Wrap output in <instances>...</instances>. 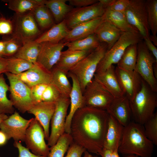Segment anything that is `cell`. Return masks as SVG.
<instances>
[{
  "label": "cell",
  "mask_w": 157,
  "mask_h": 157,
  "mask_svg": "<svg viewBox=\"0 0 157 157\" xmlns=\"http://www.w3.org/2000/svg\"><path fill=\"white\" fill-rule=\"evenodd\" d=\"M109 114L104 110L85 106L77 110L71 122L73 141L99 154L103 148Z\"/></svg>",
  "instance_id": "1"
},
{
  "label": "cell",
  "mask_w": 157,
  "mask_h": 157,
  "mask_svg": "<svg viewBox=\"0 0 157 157\" xmlns=\"http://www.w3.org/2000/svg\"><path fill=\"white\" fill-rule=\"evenodd\" d=\"M154 145L147 137L143 125L131 121L124 127L118 151L123 155L151 157Z\"/></svg>",
  "instance_id": "2"
},
{
  "label": "cell",
  "mask_w": 157,
  "mask_h": 157,
  "mask_svg": "<svg viewBox=\"0 0 157 157\" xmlns=\"http://www.w3.org/2000/svg\"><path fill=\"white\" fill-rule=\"evenodd\" d=\"M130 104L133 121L143 125L155 113L157 106V92L142 79L141 89L130 101Z\"/></svg>",
  "instance_id": "3"
},
{
  "label": "cell",
  "mask_w": 157,
  "mask_h": 157,
  "mask_svg": "<svg viewBox=\"0 0 157 157\" xmlns=\"http://www.w3.org/2000/svg\"><path fill=\"white\" fill-rule=\"evenodd\" d=\"M108 50L107 44L101 43L69 72L77 78L83 93L87 85L93 79L99 64Z\"/></svg>",
  "instance_id": "4"
},
{
  "label": "cell",
  "mask_w": 157,
  "mask_h": 157,
  "mask_svg": "<svg viewBox=\"0 0 157 157\" xmlns=\"http://www.w3.org/2000/svg\"><path fill=\"white\" fill-rule=\"evenodd\" d=\"M143 38L139 34L123 32L119 39L104 54L99 64L95 73L103 72L119 61L126 48L138 44Z\"/></svg>",
  "instance_id": "5"
},
{
  "label": "cell",
  "mask_w": 157,
  "mask_h": 157,
  "mask_svg": "<svg viewBox=\"0 0 157 157\" xmlns=\"http://www.w3.org/2000/svg\"><path fill=\"white\" fill-rule=\"evenodd\" d=\"M5 74L9 81L10 100L13 106L22 113L28 112L36 104L31 95V88L17 75L8 72Z\"/></svg>",
  "instance_id": "6"
},
{
  "label": "cell",
  "mask_w": 157,
  "mask_h": 157,
  "mask_svg": "<svg viewBox=\"0 0 157 157\" xmlns=\"http://www.w3.org/2000/svg\"><path fill=\"white\" fill-rule=\"evenodd\" d=\"M138 55L135 70L151 89L157 92V80L154 71V65L157 62L143 40L138 44Z\"/></svg>",
  "instance_id": "7"
},
{
  "label": "cell",
  "mask_w": 157,
  "mask_h": 157,
  "mask_svg": "<svg viewBox=\"0 0 157 157\" xmlns=\"http://www.w3.org/2000/svg\"><path fill=\"white\" fill-rule=\"evenodd\" d=\"M84 106L106 110L114 97L94 78L86 86L83 93Z\"/></svg>",
  "instance_id": "8"
},
{
  "label": "cell",
  "mask_w": 157,
  "mask_h": 157,
  "mask_svg": "<svg viewBox=\"0 0 157 157\" xmlns=\"http://www.w3.org/2000/svg\"><path fill=\"white\" fill-rule=\"evenodd\" d=\"M125 13L129 23L138 30L143 39L149 38L146 0H129Z\"/></svg>",
  "instance_id": "9"
},
{
  "label": "cell",
  "mask_w": 157,
  "mask_h": 157,
  "mask_svg": "<svg viewBox=\"0 0 157 157\" xmlns=\"http://www.w3.org/2000/svg\"><path fill=\"white\" fill-rule=\"evenodd\" d=\"M44 132L39 122L33 118L25 135L24 142L26 147L34 154L48 157L50 147L46 143Z\"/></svg>",
  "instance_id": "10"
},
{
  "label": "cell",
  "mask_w": 157,
  "mask_h": 157,
  "mask_svg": "<svg viewBox=\"0 0 157 157\" xmlns=\"http://www.w3.org/2000/svg\"><path fill=\"white\" fill-rule=\"evenodd\" d=\"M55 104V111L51 120V132L47 144L50 147L55 145L65 133V120L70 104V99L61 96Z\"/></svg>",
  "instance_id": "11"
},
{
  "label": "cell",
  "mask_w": 157,
  "mask_h": 157,
  "mask_svg": "<svg viewBox=\"0 0 157 157\" xmlns=\"http://www.w3.org/2000/svg\"><path fill=\"white\" fill-rule=\"evenodd\" d=\"M17 15L13 38L23 44L40 36L41 32L32 12Z\"/></svg>",
  "instance_id": "12"
},
{
  "label": "cell",
  "mask_w": 157,
  "mask_h": 157,
  "mask_svg": "<svg viewBox=\"0 0 157 157\" xmlns=\"http://www.w3.org/2000/svg\"><path fill=\"white\" fill-rule=\"evenodd\" d=\"M105 9L99 1L86 7L73 8L65 19L67 26L70 30L80 24L101 17Z\"/></svg>",
  "instance_id": "13"
},
{
  "label": "cell",
  "mask_w": 157,
  "mask_h": 157,
  "mask_svg": "<svg viewBox=\"0 0 157 157\" xmlns=\"http://www.w3.org/2000/svg\"><path fill=\"white\" fill-rule=\"evenodd\" d=\"M33 118L26 119L15 111L0 123V130L5 134L8 140L12 138L15 142H24L26 130Z\"/></svg>",
  "instance_id": "14"
},
{
  "label": "cell",
  "mask_w": 157,
  "mask_h": 157,
  "mask_svg": "<svg viewBox=\"0 0 157 157\" xmlns=\"http://www.w3.org/2000/svg\"><path fill=\"white\" fill-rule=\"evenodd\" d=\"M115 71L124 95L131 101L141 89L142 78L135 70L128 71L117 66Z\"/></svg>",
  "instance_id": "15"
},
{
  "label": "cell",
  "mask_w": 157,
  "mask_h": 157,
  "mask_svg": "<svg viewBox=\"0 0 157 157\" xmlns=\"http://www.w3.org/2000/svg\"><path fill=\"white\" fill-rule=\"evenodd\" d=\"M41 43L36 62L48 71L51 72L59 60L66 43L44 42Z\"/></svg>",
  "instance_id": "16"
},
{
  "label": "cell",
  "mask_w": 157,
  "mask_h": 157,
  "mask_svg": "<svg viewBox=\"0 0 157 157\" xmlns=\"http://www.w3.org/2000/svg\"><path fill=\"white\" fill-rule=\"evenodd\" d=\"M68 77L72 80V89L69 95L70 109L66 117L65 133L70 134L71 124L72 117L76 111L83 107L84 101L83 93L79 82L76 77L72 73L69 72Z\"/></svg>",
  "instance_id": "17"
},
{
  "label": "cell",
  "mask_w": 157,
  "mask_h": 157,
  "mask_svg": "<svg viewBox=\"0 0 157 157\" xmlns=\"http://www.w3.org/2000/svg\"><path fill=\"white\" fill-rule=\"evenodd\" d=\"M55 108V102L41 101L35 104L27 112L33 115L43 129L45 139L49 136L50 121Z\"/></svg>",
  "instance_id": "18"
},
{
  "label": "cell",
  "mask_w": 157,
  "mask_h": 157,
  "mask_svg": "<svg viewBox=\"0 0 157 157\" xmlns=\"http://www.w3.org/2000/svg\"><path fill=\"white\" fill-rule=\"evenodd\" d=\"M106 111L124 126L132 121L130 101L125 95L114 98Z\"/></svg>",
  "instance_id": "19"
},
{
  "label": "cell",
  "mask_w": 157,
  "mask_h": 157,
  "mask_svg": "<svg viewBox=\"0 0 157 157\" xmlns=\"http://www.w3.org/2000/svg\"><path fill=\"white\" fill-rule=\"evenodd\" d=\"M17 75L30 88L39 84L52 83L51 72L36 62L31 68Z\"/></svg>",
  "instance_id": "20"
},
{
  "label": "cell",
  "mask_w": 157,
  "mask_h": 157,
  "mask_svg": "<svg viewBox=\"0 0 157 157\" xmlns=\"http://www.w3.org/2000/svg\"><path fill=\"white\" fill-rule=\"evenodd\" d=\"M112 65L103 72L95 73L94 78L100 83L115 98L124 95Z\"/></svg>",
  "instance_id": "21"
},
{
  "label": "cell",
  "mask_w": 157,
  "mask_h": 157,
  "mask_svg": "<svg viewBox=\"0 0 157 157\" xmlns=\"http://www.w3.org/2000/svg\"><path fill=\"white\" fill-rule=\"evenodd\" d=\"M104 19L103 16L77 25L69 30L67 35L60 42H70L94 34L98 26Z\"/></svg>",
  "instance_id": "22"
},
{
  "label": "cell",
  "mask_w": 157,
  "mask_h": 157,
  "mask_svg": "<svg viewBox=\"0 0 157 157\" xmlns=\"http://www.w3.org/2000/svg\"><path fill=\"white\" fill-rule=\"evenodd\" d=\"M124 127L117 120L109 115L103 148L109 149L112 151L118 149L122 140Z\"/></svg>",
  "instance_id": "23"
},
{
  "label": "cell",
  "mask_w": 157,
  "mask_h": 157,
  "mask_svg": "<svg viewBox=\"0 0 157 157\" xmlns=\"http://www.w3.org/2000/svg\"><path fill=\"white\" fill-rule=\"evenodd\" d=\"M122 32L113 24L104 19L98 26L94 34L100 42L107 44L109 50L119 39Z\"/></svg>",
  "instance_id": "24"
},
{
  "label": "cell",
  "mask_w": 157,
  "mask_h": 157,
  "mask_svg": "<svg viewBox=\"0 0 157 157\" xmlns=\"http://www.w3.org/2000/svg\"><path fill=\"white\" fill-rule=\"evenodd\" d=\"M92 51L67 49L62 51L59 60L53 67L67 74L74 66Z\"/></svg>",
  "instance_id": "25"
},
{
  "label": "cell",
  "mask_w": 157,
  "mask_h": 157,
  "mask_svg": "<svg viewBox=\"0 0 157 157\" xmlns=\"http://www.w3.org/2000/svg\"><path fill=\"white\" fill-rule=\"evenodd\" d=\"M69 30L64 19L61 22L53 25L35 40L39 43L49 42L58 43L65 38Z\"/></svg>",
  "instance_id": "26"
},
{
  "label": "cell",
  "mask_w": 157,
  "mask_h": 157,
  "mask_svg": "<svg viewBox=\"0 0 157 157\" xmlns=\"http://www.w3.org/2000/svg\"><path fill=\"white\" fill-rule=\"evenodd\" d=\"M103 16L105 19L113 24L122 32L140 34L138 30L129 23L125 13L115 11L107 8Z\"/></svg>",
  "instance_id": "27"
},
{
  "label": "cell",
  "mask_w": 157,
  "mask_h": 157,
  "mask_svg": "<svg viewBox=\"0 0 157 157\" xmlns=\"http://www.w3.org/2000/svg\"><path fill=\"white\" fill-rule=\"evenodd\" d=\"M22 44V45L14 57L23 59L33 64L36 63L41 43L34 40L25 42Z\"/></svg>",
  "instance_id": "28"
},
{
  "label": "cell",
  "mask_w": 157,
  "mask_h": 157,
  "mask_svg": "<svg viewBox=\"0 0 157 157\" xmlns=\"http://www.w3.org/2000/svg\"><path fill=\"white\" fill-rule=\"evenodd\" d=\"M51 72L52 83L57 88L62 96L69 98L72 85L68 78L67 74L54 67Z\"/></svg>",
  "instance_id": "29"
},
{
  "label": "cell",
  "mask_w": 157,
  "mask_h": 157,
  "mask_svg": "<svg viewBox=\"0 0 157 157\" xmlns=\"http://www.w3.org/2000/svg\"><path fill=\"white\" fill-rule=\"evenodd\" d=\"M67 0H47L45 5L51 12L57 23L61 22L65 18L73 8L67 4Z\"/></svg>",
  "instance_id": "30"
},
{
  "label": "cell",
  "mask_w": 157,
  "mask_h": 157,
  "mask_svg": "<svg viewBox=\"0 0 157 157\" xmlns=\"http://www.w3.org/2000/svg\"><path fill=\"white\" fill-rule=\"evenodd\" d=\"M8 3V7L17 15L24 14L32 11L36 8L45 5L46 0H9L4 1Z\"/></svg>",
  "instance_id": "31"
},
{
  "label": "cell",
  "mask_w": 157,
  "mask_h": 157,
  "mask_svg": "<svg viewBox=\"0 0 157 157\" xmlns=\"http://www.w3.org/2000/svg\"><path fill=\"white\" fill-rule=\"evenodd\" d=\"M137 44H131L126 48L117 63V67L128 71L135 70L138 55Z\"/></svg>",
  "instance_id": "32"
},
{
  "label": "cell",
  "mask_w": 157,
  "mask_h": 157,
  "mask_svg": "<svg viewBox=\"0 0 157 157\" xmlns=\"http://www.w3.org/2000/svg\"><path fill=\"white\" fill-rule=\"evenodd\" d=\"M65 43L67 50L89 51H92L101 43L95 34L83 39Z\"/></svg>",
  "instance_id": "33"
},
{
  "label": "cell",
  "mask_w": 157,
  "mask_h": 157,
  "mask_svg": "<svg viewBox=\"0 0 157 157\" xmlns=\"http://www.w3.org/2000/svg\"><path fill=\"white\" fill-rule=\"evenodd\" d=\"M9 90L3 74H0V114H12L15 111L12 101L7 96Z\"/></svg>",
  "instance_id": "34"
},
{
  "label": "cell",
  "mask_w": 157,
  "mask_h": 157,
  "mask_svg": "<svg viewBox=\"0 0 157 157\" xmlns=\"http://www.w3.org/2000/svg\"><path fill=\"white\" fill-rule=\"evenodd\" d=\"M73 142L71 134L64 133L56 144L50 147V152L48 157H64Z\"/></svg>",
  "instance_id": "35"
},
{
  "label": "cell",
  "mask_w": 157,
  "mask_h": 157,
  "mask_svg": "<svg viewBox=\"0 0 157 157\" xmlns=\"http://www.w3.org/2000/svg\"><path fill=\"white\" fill-rule=\"evenodd\" d=\"M49 10L45 5H43L32 11L36 21L43 29L48 28L53 25V21Z\"/></svg>",
  "instance_id": "36"
},
{
  "label": "cell",
  "mask_w": 157,
  "mask_h": 157,
  "mask_svg": "<svg viewBox=\"0 0 157 157\" xmlns=\"http://www.w3.org/2000/svg\"><path fill=\"white\" fill-rule=\"evenodd\" d=\"M7 58L8 72L16 75L27 70L33 65L24 60L14 57Z\"/></svg>",
  "instance_id": "37"
},
{
  "label": "cell",
  "mask_w": 157,
  "mask_h": 157,
  "mask_svg": "<svg viewBox=\"0 0 157 157\" xmlns=\"http://www.w3.org/2000/svg\"><path fill=\"white\" fill-rule=\"evenodd\" d=\"M148 23L153 36L157 33V0H146Z\"/></svg>",
  "instance_id": "38"
},
{
  "label": "cell",
  "mask_w": 157,
  "mask_h": 157,
  "mask_svg": "<svg viewBox=\"0 0 157 157\" xmlns=\"http://www.w3.org/2000/svg\"><path fill=\"white\" fill-rule=\"evenodd\" d=\"M147 138L155 145L157 144V113L153 115L143 125Z\"/></svg>",
  "instance_id": "39"
},
{
  "label": "cell",
  "mask_w": 157,
  "mask_h": 157,
  "mask_svg": "<svg viewBox=\"0 0 157 157\" xmlns=\"http://www.w3.org/2000/svg\"><path fill=\"white\" fill-rule=\"evenodd\" d=\"M59 91L52 83L48 84L42 96V101L55 102L61 96Z\"/></svg>",
  "instance_id": "40"
},
{
  "label": "cell",
  "mask_w": 157,
  "mask_h": 157,
  "mask_svg": "<svg viewBox=\"0 0 157 157\" xmlns=\"http://www.w3.org/2000/svg\"><path fill=\"white\" fill-rule=\"evenodd\" d=\"M15 24L13 20L3 15L0 16V35H13Z\"/></svg>",
  "instance_id": "41"
},
{
  "label": "cell",
  "mask_w": 157,
  "mask_h": 157,
  "mask_svg": "<svg viewBox=\"0 0 157 157\" xmlns=\"http://www.w3.org/2000/svg\"><path fill=\"white\" fill-rule=\"evenodd\" d=\"M6 40L4 57H13L17 52L21 46L19 43L20 42L13 38Z\"/></svg>",
  "instance_id": "42"
},
{
  "label": "cell",
  "mask_w": 157,
  "mask_h": 157,
  "mask_svg": "<svg viewBox=\"0 0 157 157\" xmlns=\"http://www.w3.org/2000/svg\"><path fill=\"white\" fill-rule=\"evenodd\" d=\"M48 84H40L31 88V95L35 104L42 101L43 93Z\"/></svg>",
  "instance_id": "43"
},
{
  "label": "cell",
  "mask_w": 157,
  "mask_h": 157,
  "mask_svg": "<svg viewBox=\"0 0 157 157\" xmlns=\"http://www.w3.org/2000/svg\"><path fill=\"white\" fill-rule=\"evenodd\" d=\"M86 150L83 147L73 141L70 145L65 157H81Z\"/></svg>",
  "instance_id": "44"
},
{
  "label": "cell",
  "mask_w": 157,
  "mask_h": 157,
  "mask_svg": "<svg viewBox=\"0 0 157 157\" xmlns=\"http://www.w3.org/2000/svg\"><path fill=\"white\" fill-rule=\"evenodd\" d=\"M13 145L18 150V157H47L37 155L34 154L31 152L28 149L23 146L20 142L14 141Z\"/></svg>",
  "instance_id": "45"
},
{
  "label": "cell",
  "mask_w": 157,
  "mask_h": 157,
  "mask_svg": "<svg viewBox=\"0 0 157 157\" xmlns=\"http://www.w3.org/2000/svg\"><path fill=\"white\" fill-rule=\"evenodd\" d=\"M129 3V0H116L107 8L113 11L125 13Z\"/></svg>",
  "instance_id": "46"
},
{
  "label": "cell",
  "mask_w": 157,
  "mask_h": 157,
  "mask_svg": "<svg viewBox=\"0 0 157 157\" xmlns=\"http://www.w3.org/2000/svg\"><path fill=\"white\" fill-rule=\"evenodd\" d=\"M69 5L76 7H86L94 4L98 2L97 0H69Z\"/></svg>",
  "instance_id": "47"
},
{
  "label": "cell",
  "mask_w": 157,
  "mask_h": 157,
  "mask_svg": "<svg viewBox=\"0 0 157 157\" xmlns=\"http://www.w3.org/2000/svg\"><path fill=\"white\" fill-rule=\"evenodd\" d=\"M144 39V41L148 49L152 54L156 60L157 61V49L152 42L149 38H146Z\"/></svg>",
  "instance_id": "48"
},
{
  "label": "cell",
  "mask_w": 157,
  "mask_h": 157,
  "mask_svg": "<svg viewBox=\"0 0 157 157\" xmlns=\"http://www.w3.org/2000/svg\"><path fill=\"white\" fill-rule=\"evenodd\" d=\"M7 58L0 57V74L8 72Z\"/></svg>",
  "instance_id": "49"
},
{
  "label": "cell",
  "mask_w": 157,
  "mask_h": 157,
  "mask_svg": "<svg viewBox=\"0 0 157 157\" xmlns=\"http://www.w3.org/2000/svg\"><path fill=\"white\" fill-rule=\"evenodd\" d=\"M116 0H99V1L106 9L111 6Z\"/></svg>",
  "instance_id": "50"
},
{
  "label": "cell",
  "mask_w": 157,
  "mask_h": 157,
  "mask_svg": "<svg viewBox=\"0 0 157 157\" xmlns=\"http://www.w3.org/2000/svg\"><path fill=\"white\" fill-rule=\"evenodd\" d=\"M8 140V138L5 134L0 130V146L4 145L6 144Z\"/></svg>",
  "instance_id": "51"
},
{
  "label": "cell",
  "mask_w": 157,
  "mask_h": 157,
  "mask_svg": "<svg viewBox=\"0 0 157 157\" xmlns=\"http://www.w3.org/2000/svg\"><path fill=\"white\" fill-rule=\"evenodd\" d=\"M6 40H0V57H4Z\"/></svg>",
  "instance_id": "52"
},
{
  "label": "cell",
  "mask_w": 157,
  "mask_h": 157,
  "mask_svg": "<svg viewBox=\"0 0 157 157\" xmlns=\"http://www.w3.org/2000/svg\"><path fill=\"white\" fill-rule=\"evenodd\" d=\"M112 152L109 149L103 148L99 154L102 157H111Z\"/></svg>",
  "instance_id": "53"
},
{
  "label": "cell",
  "mask_w": 157,
  "mask_h": 157,
  "mask_svg": "<svg viewBox=\"0 0 157 157\" xmlns=\"http://www.w3.org/2000/svg\"><path fill=\"white\" fill-rule=\"evenodd\" d=\"M149 39L152 42L155 46L157 45V37L151 35L149 36Z\"/></svg>",
  "instance_id": "54"
},
{
  "label": "cell",
  "mask_w": 157,
  "mask_h": 157,
  "mask_svg": "<svg viewBox=\"0 0 157 157\" xmlns=\"http://www.w3.org/2000/svg\"><path fill=\"white\" fill-rule=\"evenodd\" d=\"M118 149H115L112 152L111 157H119L118 154Z\"/></svg>",
  "instance_id": "55"
},
{
  "label": "cell",
  "mask_w": 157,
  "mask_h": 157,
  "mask_svg": "<svg viewBox=\"0 0 157 157\" xmlns=\"http://www.w3.org/2000/svg\"><path fill=\"white\" fill-rule=\"evenodd\" d=\"M8 116L6 114H0V124L4 120L8 118Z\"/></svg>",
  "instance_id": "56"
},
{
  "label": "cell",
  "mask_w": 157,
  "mask_h": 157,
  "mask_svg": "<svg viewBox=\"0 0 157 157\" xmlns=\"http://www.w3.org/2000/svg\"><path fill=\"white\" fill-rule=\"evenodd\" d=\"M83 157H92V155L86 150L85 151Z\"/></svg>",
  "instance_id": "57"
},
{
  "label": "cell",
  "mask_w": 157,
  "mask_h": 157,
  "mask_svg": "<svg viewBox=\"0 0 157 157\" xmlns=\"http://www.w3.org/2000/svg\"><path fill=\"white\" fill-rule=\"evenodd\" d=\"M124 155V157H139L133 154H127Z\"/></svg>",
  "instance_id": "58"
},
{
  "label": "cell",
  "mask_w": 157,
  "mask_h": 157,
  "mask_svg": "<svg viewBox=\"0 0 157 157\" xmlns=\"http://www.w3.org/2000/svg\"><path fill=\"white\" fill-rule=\"evenodd\" d=\"M0 157H1V156H0Z\"/></svg>",
  "instance_id": "59"
}]
</instances>
